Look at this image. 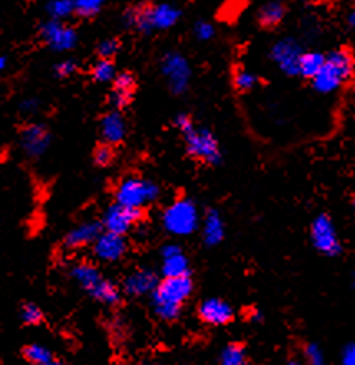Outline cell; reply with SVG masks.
<instances>
[{
    "label": "cell",
    "instance_id": "10",
    "mask_svg": "<svg viewBox=\"0 0 355 365\" xmlns=\"http://www.w3.org/2000/svg\"><path fill=\"white\" fill-rule=\"evenodd\" d=\"M302 53H304L302 46L294 38H283L273 45L269 56L286 75L299 76V60Z\"/></svg>",
    "mask_w": 355,
    "mask_h": 365
},
{
    "label": "cell",
    "instance_id": "41",
    "mask_svg": "<svg viewBox=\"0 0 355 365\" xmlns=\"http://www.w3.org/2000/svg\"><path fill=\"white\" fill-rule=\"evenodd\" d=\"M179 253H182V250L177 247V245H167V247L162 248V257L164 258L174 257V255H179Z\"/></svg>",
    "mask_w": 355,
    "mask_h": 365
},
{
    "label": "cell",
    "instance_id": "39",
    "mask_svg": "<svg viewBox=\"0 0 355 365\" xmlns=\"http://www.w3.org/2000/svg\"><path fill=\"white\" fill-rule=\"evenodd\" d=\"M175 126L179 128L180 133H185L187 129L194 126V121H192L190 116H187V114H179V116L175 118Z\"/></svg>",
    "mask_w": 355,
    "mask_h": 365
},
{
    "label": "cell",
    "instance_id": "49",
    "mask_svg": "<svg viewBox=\"0 0 355 365\" xmlns=\"http://www.w3.org/2000/svg\"><path fill=\"white\" fill-rule=\"evenodd\" d=\"M150 365H155V364H150Z\"/></svg>",
    "mask_w": 355,
    "mask_h": 365
},
{
    "label": "cell",
    "instance_id": "29",
    "mask_svg": "<svg viewBox=\"0 0 355 365\" xmlns=\"http://www.w3.org/2000/svg\"><path fill=\"white\" fill-rule=\"evenodd\" d=\"M24 356L30 364H45L51 361V352L45 346L40 344H30L24 349Z\"/></svg>",
    "mask_w": 355,
    "mask_h": 365
},
{
    "label": "cell",
    "instance_id": "22",
    "mask_svg": "<svg viewBox=\"0 0 355 365\" xmlns=\"http://www.w3.org/2000/svg\"><path fill=\"white\" fill-rule=\"evenodd\" d=\"M162 274H164L165 278H177V276L189 274V262H187L184 253L164 258V263H162Z\"/></svg>",
    "mask_w": 355,
    "mask_h": 365
},
{
    "label": "cell",
    "instance_id": "21",
    "mask_svg": "<svg viewBox=\"0 0 355 365\" xmlns=\"http://www.w3.org/2000/svg\"><path fill=\"white\" fill-rule=\"evenodd\" d=\"M324 61H326V55L319 53V51H306L302 53L299 60V76L312 80L317 76V73L322 70Z\"/></svg>",
    "mask_w": 355,
    "mask_h": 365
},
{
    "label": "cell",
    "instance_id": "27",
    "mask_svg": "<svg viewBox=\"0 0 355 365\" xmlns=\"http://www.w3.org/2000/svg\"><path fill=\"white\" fill-rule=\"evenodd\" d=\"M222 365H245L247 364V354L243 346L240 344H230L222 351L220 356Z\"/></svg>",
    "mask_w": 355,
    "mask_h": 365
},
{
    "label": "cell",
    "instance_id": "3",
    "mask_svg": "<svg viewBox=\"0 0 355 365\" xmlns=\"http://www.w3.org/2000/svg\"><path fill=\"white\" fill-rule=\"evenodd\" d=\"M355 71V56L351 50L337 48L326 55L322 70L312 78V86L319 93H332L351 80Z\"/></svg>",
    "mask_w": 355,
    "mask_h": 365
},
{
    "label": "cell",
    "instance_id": "36",
    "mask_svg": "<svg viewBox=\"0 0 355 365\" xmlns=\"http://www.w3.org/2000/svg\"><path fill=\"white\" fill-rule=\"evenodd\" d=\"M194 35L200 41L212 40L215 36V27L210 22H207V20H198L194 25Z\"/></svg>",
    "mask_w": 355,
    "mask_h": 365
},
{
    "label": "cell",
    "instance_id": "30",
    "mask_svg": "<svg viewBox=\"0 0 355 365\" xmlns=\"http://www.w3.org/2000/svg\"><path fill=\"white\" fill-rule=\"evenodd\" d=\"M119 50H121V41L118 38H104L96 46V53L99 58L106 60H113L119 53Z\"/></svg>",
    "mask_w": 355,
    "mask_h": 365
},
{
    "label": "cell",
    "instance_id": "17",
    "mask_svg": "<svg viewBox=\"0 0 355 365\" xmlns=\"http://www.w3.org/2000/svg\"><path fill=\"white\" fill-rule=\"evenodd\" d=\"M103 225L98 222H85L81 225L73 228V230L66 235L65 247L66 248H80L85 245L95 243L96 238L101 235Z\"/></svg>",
    "mask_w": 355,
    "mask_h": 365
},
{
    "label": "cell",
    "instance_id": "40",
    "mask_svg": "<svg viewBox=\"0 0 355 365\" xmlns=\"http://www.w3.org/2000/svg\"><path fill=\"white\" fill-rule=\"evenodd\" d=\"M36 109H38V100H35V98H29L20 104V111L24 114H34Z\"/></svg>",
    "mask_w": 355,
    "mask_h": 365
},
{
    "label": "cell",
    "instance_id": "2",
    "mask_svg": "<svg viewBox=\"0 0 355 365\" xmlns=\"http://www.w3.org/2000/svg\"><path fill=\"white\" fill-rule=\"evenodd\" d=\"M194 283L190 276H177V278H165L153 293V306L155 314L164 321H174L179 317L182 304L192 294Z\"/></svg>",
    "mask_w": 355,
    "mask_h": 365
},
{
    "label": "cell",
    "instance_id": "12",
    "mask_svg": "<svg viewBox=\"0 0 355 365\" xmlns=\"http://www.w3.org/2000/svg\"><path fill=\"white\" fill-rule=\"evenodd\" d=\"M140 217H143L140 208H130L121 205V203H114L104 213L103 227L106 228V232L124 235L140 220Z\"/></svg>",
    "mask_w": 355,
    "mask_h": 365
},
{
    "label": "cell",
    "instance_id": "23",
    "mask_svg": "<svg viewBox=\"0 0 355 365\" xmlns=\"http://www.w3.org/2000/svg\"><path fill=\"white\" fill-rule=\"evenodd\" d=\"M116 75H118L116 65H114L113 60L98 58L96 63L91 66V76L96 83H103V85H106V83L114 81Z\"/></svg>",
    "mask_w": 355,
    "mask_h": 365
},
{
    "label": "cell",
    "instance_id": "46",
    "mask_svg": "<svg viewBox=\"0 0 355 365\" xmlns=\"http://www.w3.org/2000/svg\"><path fill=\"white\" fill-rule=\"evenodd\" d=\"M354 210H355V199H354Z\"/></svg>",
    "mask_w": 355,
    "mask_h": 365
},
{
    "label": "cell",
    "instance_id": "33",
    "mask_svg": "<svg viewBox=\"0 0 355 365\" xmlns=\"http://www.w3.org/2000/svg\"><path fill=\"white\" fill-rule=\"evenodd\" d=\"M113 83H114V88H116V90H121V91H126V93H134L135 78H134L133 73H129V71L118 73Z\"/></svg>",
    "mask_w": 355,
    "mask_h": 365
},
{
    "label": "cell",
    "instance_id": "1",
    "mask_svg": "<svg viewBox=\"0 0 355 365\" xmlns=\"http://www.w3.org/2000/svg\"><path fill=\"white\" fill-rule=\"evenodd\" d=\"M180 15V9L172 4H140L124 10L123 24L139 34L150 35L172 29L179 22Z\"/></svg>",
    "mask_w": 355,
    "mask_h": 365
},
{
    "label": "cell",
    "instance_id": "42",
    "mask_svg": "<svg viewBox=\"0 0 355 365\" xmlns=\"http://www.w3.org/2000/svg\"><path fill=\"white\" fill-rule=\"evenodd\" d=\"M346 24H347V27H349V29L355 30V9H354V10H351V12L347 14V17H346Z\"/></svg>",
    "mask_w": 355,
    "mask_h": 365
},
{
    "label": "cell",
    "instance_id": "4",
    "mask_svg": "<svg viewBox=\"0 0 355 365\" xmlns=\"http://www.w3.org/2000/svg\"><path fill=\"white\" fill-rule=\"evenodd\" d=\"M184 134L185 148L192 158H195L202 163L217 165L222 160L220 144L210 129L195 128V124L190 129H187Z\"/></svg>",
    "mask_w": 355,
    "mask_h": 365
},
{
    "label": "cell",
    "instance_id": "26",
    "mask_svg": "<svg viewBox=\"0 0 355 365\" xmlns=\"http://www.w3.org/2000/svg\"><path fill=\"white\" fill-rule=\"evenodd\" d=\"M75 4V14L83 19L96 17L101 10L106 7L108 0H73Z\"/></svg>",
    "mask_w": 355,
    "mask_h": 365
},
{
    "label": "cell",
    "instance_id": "13",
    "mask_svg": "<svg viewBox=\"0 0 355 365\" xmlns=\"http://www.w3.org/2000/svg\"><path fill=\"white\" fill-rule=\"evenodd\" d=\"M128 250V243L124 240V235L104 232L93 243V252L103 262H118L124 257Z\"/></svg>",
    "mask_w": 355,
    "mask_h": 365
},
{
    "label": "cell",
    "instance_id": "44",
    "mask_svg": "<svg viewBox=\"0 0 355 365\" xmlns=\"http://www.w3.org/2000/svg\"><path fill=\"white\" fill-rule=\"evenodd\" d=\"M35 365H63V364L55 362V361H48V362H45V364H35Z\"/></svg>",
    "mask_w": 355,
    "mask_h": 365
},
{
    "label": "cell",
    "instance_id": "43",
    "mask_svg": "<svg viewBox=\"0 0 355 365\" xmlns=\"http://www.w3.org/2000/svg\"><path fill=\"white\" fill-rule=\"evenodd\" d=\"M5 68H7V56L0 55V75L5 71Z\"/></svg>",
    "mask_w": 355,
    "mask_h": 365
},
{
    "label": "cell",
    "instance_id": "24",
    "mask_svg": "<svg viewBox=\"0 0 355 365\" xmlns=\"http://www.w3.org/2000/svg\"><path fill=\"white\" fill-rule=\"evenodd\" d=\"M90 294L99 302H104V304H109V306L116 304V302H119V299H121V294H119V289L116 288V284H113L111 281L108 279H103Z\"/></svg>",
    "mask_w": 355,
    "mask_h": 365
},
{
    "label": "cell",
    "instance_id": "45",
    "mask_svg": "<svg viewBox=\"0 0 355 365\" xmlns=\"http://www.w3.org/2000/svg\"><path fill=\"white\" fill-rule=\"evenodd\" d=\"M289 365H302V364H299V362H296V361H292V362H289Z\"/></svg>",
    "mask_w": 355,
    "mask_h": 365
},
{
    "label": "cell",
    "instance_id": "7",
    "mask_svg": "<svg viewBox=\"0 0 355 365\" xmlns=\"http://www.w3.org/2000/svg\"><path fill=\"white\" fill-rule=\"evenodd\" d=\"M160 73L167 80V86L174 95H182L190 85L192 68L179 51H167L160 58Z\"/></svg>",
    "mask_w": 355,
    "mask_h": 365
},
{
    "label": "cell",
    "instance_id": "25",
    "mask_svg": "<svg viewBox=\"0 0 355 365\" xmlns=\"http://www.w3.org/2000/svg\"><path fill=\"white\" fill-rule=\"evenodd\" d=\"M45 10L50 19L65 20L75 14V4H73V0H50Z\"/></svg>",
    "mask_w": 355,
    "mask_h": 365
},
{
    "label": "cell",
    "instance_id": "37",
    "mask_svg": "<svg viewBox=\"0 0 355 365\" xmlns=\"http://www.w3.org/2000/svg\"><path fill=\"white\" fill-rule=\"evenodd\" d=\"M133 100V93H126V91H121V90H116V88H113L111 95H109V103H111V106L114 109H123L126 108L128 104Z\"/></svg>",
    "mask_w": 355,
    "mask_h": 365
},
{
    "label": "cell",
    "instance_id": "19",
    "mask_svg": "<svg viewBox=\"0 0 355 365\" xmlns=\"http://www.w3.org/2000/svg\"><path fill=\"white\" fill-rule=\"evenodd\" d=\"M223 235H225V227H223L220 213L210 210L205 217V223H203V240L208 247H215L223 240Z\"/></svg>",
    "mask_w": 355,
    "mask_h": 365
},
{
    "label": "cell",
    "instance_id": "9",
    "mask_svg": "<svg viewBox=\"0 0 355 365\" xmlns=\"http://www.w3.org/2000/svg\"><path fill=\"white\" fill-rule=\"evenodd\" d=\"M311 240L317 252L327 255V257H337L342 252L336 227H334L331 217L327 215H319L312 222Z\"/></svg>",
    "mask_w": 355,
    "mask_h": 365
},
{
    "label": "cell",
    "instance_id": "11",
    "mask_svg": "<svg viewBox=\"0 0 355 365\" xmlns=\"http://www.w3.org/2000/svg\"><path fill=\"white\" fill-rule=\"evenodd\" d=\"M51 134L43 124H29L20 133V148L30 159H38L50 148Z\"/></svg>",
    "mask_w": 355,
    "mask_h": 365
},
{
    "label": "cell",
    "instance_id": "18",
    "mask_svg": "<svg viewBox=\"0 0 355 365\" xmlns=\"http://www.w3.org/2000/svg\"><path fill=\"white\" fill-rule=\"evenodd\" d=\"M71 276H73V279H75L76 283L81 286V288H85L88 291V293H91V291L95 289L96 286L104 279L101 273H99L95 266L90 263H80V264L73 266Z\"/></svg>",
    "mask_w": 355,
    "mask_h": 365
},
{
    "label": "cell",
    "instance_id": "15",
    "mask_svg": "<svg viewBox=\"0 0 355 365\" xmlns=\"http://www.w3.org/2000/svg\"><path fill=\"white\" fill-rule=\"evenodd\" d=\"M126 119L123 118L119 109H113L111 113L104 114V118L101 119V135L104 143L111 145L123 143L124 138H126Z\"/></svg>",
    "mask_w": 355,
    "mask_h": 365
},
{
    "label": "cell",
    "instance_id": "14",
    "mask_svg": "<svg viewBox=\"0 0 355 365\" xmlns=\"http://www.w3.org/2000/svg\"><path fill=\"white\" fill-rule=\"evenodd\" d=\"M198 316L207 324L223 326L233 319V307L223 299L212 298L202 302L198 307Z\"/></svg>",
    "mask_w": 355,
    "mask_h": 365
},
{
    "label": "cell",
    "instance_id": "20",
    "mask_svg": "<svg viewBox=\"0 0 355 365\" xmlns=\"http://www.w3.org/2000/svg\"><path fill=\"white\" fill-rule=\"evenodd\" d=\"M286 17V5L279 0H271V2L264 4L258 12V22L263 25L264 29H273L279 25Z\"/></svg>",
    "mask_w": 355,
    "mask_h": 365
},
{
    "label": "cell",
    "instance_id": "48",
    "mask_svg": "<svg viewBox=\"0 0 355 365\" xmlns=\"http://www.w3.org/2000/svg\"><path fill=\"white\" fill-rule=\"evenodd\" d=\"M354 281H355V274H354Z\"/></svg>",
    "mask_w": 355,
    "mask_h": 365
},
{
    "label": "cell",
    "instance_id": "32",
    "mask_svg": "<svg viewBox=\"0 0 355 365\" xmlns=\"http://www.w3.org/2000/svg\"><path fill=\"white\" fill-rule=\"evenodd\" d=\"M78 70V61L75 58H63L60 60L58 63H55L53 66V73L58 78H70L71 75H75Z\"/></svg>",
    "mask_w": 355,
    "mask_h": 365
},
{
    "label": "cell",
    "instance_id": "47",
    "mask_svg": "<svg viewBox=\"0 0 355 365\" xmlns=\"http://www.w3.org/2000/svg\"><path fill=\"white\" fill-rule=\"evenodd\" d=\"M0 98H2V91H0Z\"/></svg>",
    "mask_w": 355,
    "mask_h": 365
},
{
    "label": "cell",
    "instance_id": "35",
    "mask_svg": "<svg viewBox=\"0 0 355 365\" xmlns=\"http://www.w3.org/2000/svg\"><path fill=\"white\" fill-rule=\"evenodd\" d=\"M304 357L307 365H326L324 352L317 344H307L304 349Z\"/></svg>",
    "mask_w": 355,
    "mask_h": 365
},
{
    "label": "cell",
    "instance_id": "38",
    "mask_svg": "<svg viewBox=\"0 0 355 365\" xmlns=\"http://www.w3.org/2000/svg\"><path fill=\"white\" fill-rule=\"evenodd\" d=\"M341 365H355V344H349V346L344 349Z\"/></svg>",
    "mask_w": 355,
    "mask_h": 365
},
{
    "label": "cell",
    "instance_id": "31",
    "mask_svg": "<svg viewBox=\"0 0 355 365\" xmlns=\"http://www.w3.org/2000/svg\"><path fill=\"white\" fill-rule=\"evenodd\" d=\"M20 316H22V321L25 322V324H29V326L40 324L41 319H43V312H41L40 307L36 306V304H34V302L24 304Z\"/></svg>",
    "mask_w": 355,
    "mask_h": 365
},
{
    "label": "cell",
    "instance_id": "16",
    "mask_svg": "<svg viewBox=\"0 0 355 365\" xmlns=\"http://www.w3.org/2000/svg\"><path fill=\"white\" fill-rule=\"evenodd\" d=\"M158 284L159 281L155 273H153L150 269H138L128 276L124 288H126V293L130 296H143L154 293Z\"/></svg>",
    "mask_w": 355,
    "mask_h": 365
},
{
    "label": "cell",
    "instance_id": "6",
    "mask_svg": "<svg viewBox=\"0 0 355 365\" xmlns=\"http://www.w3.org/2000/svg\"><path fill=\"white\" fill-rule=\"evenodd\" d=\"M162 222H164L165 230L169 233L177 235V237H185V235L195 232L198 225L197 207L189 199L175 200L172 205L167 207Z\"/></svg>",
    "mask_w": 355,
    "mask_h": 365
},
{
    "label": "cell",
    "instance_id": "5",
    "mask_svg": "<svg viewBox=\"0 0 355 365\" xmlns=\"http://www.w3.org/2000/svg\"><path fill=\"white\" fill-rule=\"evenodd\" d=\"M160 195L159 185L153 180L128 177L116 189V200L130 208H143L145 203L154 202Z\"/></svg>",
    "mask_w": 355,
    "mask_h": 365
},
{
    "label": "cell",
    "instance_id": "28",
    "mask_svg": "<svg viewBox=\"0 0 355 365\" xmlns=\"http://www.w3.org/2000/svg\"><path fill=\"white\" fill-rule=\"evenodd\" d=\"M233 83L238 91H252L253 88L258 85V76L252 71L245 70V68H240V70L235 71Z\"/></svg>",
    "mask_w": 355,
    "mask_h": 365
},
{
    "label": "cell",
    "instance_id": "8",
    "mask_svg": "<svg viewBox=\"0 0 355 365\" xmlns=\"http://www.w3.org/2000/svg\"><path fill=\"white\" fill-rule=\"evenodd\" d=\"M40 38L43 43L48 46L50 50L58 51V53H65V51H71L76 48L78 45V32L70 25H66L63 20H53L48 19L46 22L40 25L38 29Z\"/></svg>",
    "mask_w": 355,
    "mask_h": 365
},
{
    "label": "cell",
    "instance_id": "34",
    "mask_svg": "<svg viewBox=\"0 0 355 365\" xmlns=\"http://www.w3.org/2000/svg\"><path fill=\"white\" fill-rule=\"evenodd\" d=\"M95 164L99 167H106L114 160V150L111 144H103L95 150Z\"/></svg>",
    "mask_w": 355,
    "mask_h": 365
}]
</instances>
